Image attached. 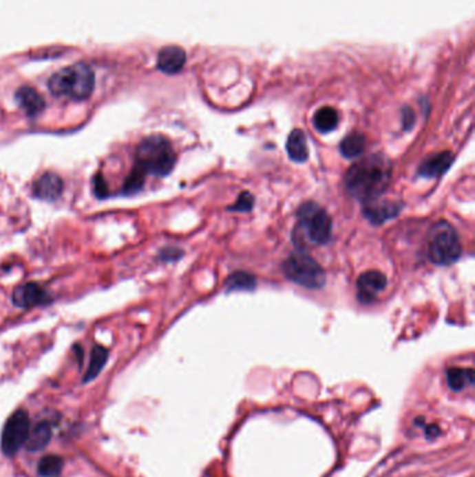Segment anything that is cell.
<instances>
[{
  "instance_id": "cell-1",
  "label": "cell",
  "mask_w": 475,
  "mask_h": 477,
  "mask_svg": "<svg viewBox=\"0 0 475 477\" xmlns=\"http://www.w3.org/2000/svg\"><path fill=\"white\" fill-rule=\"evenodd\" d=\"M390 176V162L383 155H370L348 169L346 187L354 199L367 204L382 196L389 186Z\"/></svg>"
},
{
  "instance_id": "cell-2",
  "label": "cell",
  "mask_w": 475,
  "mask_h": 477,
  "mask_svg": "<svg viewBox=\"0 0 475 477\" xmlns=\"http://www.w3.org/2000/svg\"><path fill=\"white\" fill-rule=\"evenodd\" d=\"M176 165V152L170 141L162 136L144 139L136 151V165L145 174L167 176Z\"/></svg>"
},
{
  "instance_id": "cell-3",
  "label": "cell",
  "mask_w": 475,
  "mask_h": 477,
  "mask_svg": "<svg viewBox=\"0 0 475 477\" xmlns=\"http://www.w3.org/2000/svg\"><path fill=\"white\" fill-rule=\"evenodd\" d=\"M48 85L50 92L56 97H67L76 101H83L94 91L95 74L88 65L77 63L54 73Z\"/></svg>"
},
{
  "instance_id": "cell-4",
  "label": "cell",
  "mask_w": 475,
  "mask_h": 477,
  "mask_svg": "<svg viewBox=\"0 0 475 477\" xmlns=\"http://www.w3.org/2000/svg\"><path fill=\"white\" fill-rule=\"evenodd\" d=\"M297 216H299V223L295 226V233L299 236V241L306 237L314 245H325L329 242L332 219L322 207L315 203H306L297 211Z\"/></svg>"
},
{
  "instance_id": "cell-5",
  "label": "cell",
  "mask_w": 475,
  "mask_h": 477,
  "mask_svg": "<svg viewBox=\"0 0 475 477\" xmlns=\"http://www.w3.org/2000/svg\"><path fill=\"white\" fill-rule=\"evenodd\" d=\"M430 258L438 265H449L461 256V243L456 229L446 221L435 223L430 232Z\"/></svg>"
},
{
  "instance_id": "cell-6",
  "label": "cell",
  "mask_w": 475,
  "mask_h": 477,
  "mask_svg": "<svg viewBox=\"0 0 475 477\" xmlns=\"http://www.w3.org/2000/svg\"><path fill=\"white\" fill-rule=\"evenodd\" d=\"M282 268L290 281L308 289L322 287L326 281L322 267L304 250H297L290 254Z\"/></svg>"
},
{
  "instance_id": "cell-7",
  "label": "cell",
  "mask_w": 475,
  "mask_h": 477,
  "mask_svg": "<svg viewBox=\"0 0 475 477\" xmlns=\"http://www.w3.org/2000/svg\"><path fill=\"white\" fill-rule=\"evenodd\" d=\"M31 430V420L27 410L19 409L16 410L5 425L2 432V440H0V447L6 456L16 455L23 445H25L28 434Z\"/></svg>"
},
{
  "instance_id": "cell-8",
  "label": "cell",
  "mask_w": 475,
  "mask_h": 477,
  "mask_svg": "<svg viewBox=\"0 0 475 477\" xmlns=\"http://www.w3.org/2000/svg\"><path fill=\"white\" fill-rule=\"evenodd\" d=\"M48 292L35 282H28L17 286L12 294V302L20 309H32L49 302Z\"/></svg>"
},
{
  "instance_id": "cell-9",
  "label": "cell",
  "mask_w": 475,
  "mask_h": 477,
  "mask_svg": "<svg viewBox=\"0 0 475 477\" xmlns=\"http://www.w3.org/2000/svg\"><path fill=\"white\" fill-rule=\"evenodd\" d=\"M63 189L65 183L62 181V177L56 173L46 172L34 183L32 194L34 197L43 201H56L62 196Z\"/></svg>"
},
{
  "instance_id": "cell-10",
  "label": "cell",
  "mask_w": 475,
  "mask_h": 477,
  "mask_svg": "<svg viewBox=\"0 0 475 477\" xmlns=\"http://www.w3.org/2000/svg\"><path fill=\"white\" fill-rule=\"evenodd\" d=\"M388 285L386 276L379 272V271H367L364 272L359 281H357V287H359V296L361 302L370 303L374 302L375 297L385 290Z\"/></svg>"
},
{
  "instance_id": "cell-11",
  "label": "cell",
  "mask_w": 475,
  "mask_h": 477,
  "mask_svg": "<svg viewBox=\"0 0 475 477\" xmlns=\"http://www.w3.org/2000/svg\"><path fill=\"white\" fill-rule=\"evenodd\" d=\"M186 63V52L179 46L163 48L158 56V68L167 74L179 73Z\"/></svg>"
},
{
  "instance_id": "cell-12",
  "label": "cell",
  "mask_w": 475,
  "mask_h": 477,
  "mask_svg": "<svg viewBox=\"0 0 475 477\" xmlns=\"http://www.w3.org/2000/svg\"><path fill=\"white\" fill-rule=\"evenodd\" d=\"M364 215L375 225H381L386 222L388 219H392L397 216L400 212V205L397 203L392 201H379L374 200L367 204H364Z\"/></svg>"
},
{
  "instance_id": "cell-13",
  "label": "cell",
  "mask_w": 475,
  "mask_h": 477,
  "mask_svg": "<svg viewBox=\"0 0 475 477\" xmlns=\"http://www.w3.org/2000/svg\"><path fill=\"white\" fill-rule=\"evenodd\" d=\"M19 106L31 117L39 114L45 109V101L42 95L32 87H21L16 94Z\"/></svg>"
},
{
  "instance_id": "cell-14",
  "label": "cell",
  "mask_w": 475,
  "mask_h": 477,
  "mask_svg": "<svg viewBox=\"0 0 475 477\" xmlns=\"http://www.w3.org/2000/svg\"><path fill=\"white\" fill-rule=\"evenodd\" d=\"M453 162L450 152H439L427 158L419 168V174L423 177H436L445 173Z\"/></svg>"
},
{
  "instance_id": "cell-15",
  "label": "cell",
  "mask_w": 475,
  "mask_h": 477,
  "mask_svg": "<svg viewBox=\"0 0 475 477\" xmlns=\"http://www.w3.org/2000/svg\"><path fill=\"white\" fill-rule=\"evenodd\" d=\"M286 150L288 156L295 162H304L308 158L307 137L303 130H293L287 139Z\"/></svg>"
},
{
  "instance_id": "cell-16",
  "label": "cell",
  "mask_w": 475,
  "mask_h": 477,
  "mask_svg": "<svg viewBox=\"0 0 475 477\" xmlns=\"http://www.w3.org/2000/svg\"><path fill=\"white\" fill-rule=\"evenodd\" d=\"M52 438V425L49 422H39L32 430H30L25 447L31 452L43 449Z\"/></svg>"
},
{
  "instance_id": "cell-17",
  "label": "cell",
  "mask_w": 475,
  "mask_h": 477,
  "mask_svg": "<svg viewBox=\"0 0 475 477\" xmlns=\"http://www.w3.org/2000/svg\"><path fill=\"white\" fill-rule=\"evenodd\" d=\"M339 123V113L330 106H324L314 114V126L321 133H329Z\"/></svg>"
},
{
  "instance_id": "cell-18",
  "label": "cell",
  "mask_w": 475,
  "mask_h": 477,
  "mask_svg": "<svg viewBox=\"0 0 475 477\" xmlns=\"http://www.w3.org/2000/svg\"><path fill=\"white\" fill-rule=\"evenodd\" d=\"M107 357H109V352H107L106 347H103L101 345H95L92 347V350H91V362H89L88 370L85 373L84 383L92 381L94 378L98 377V374L102 372V369L105 367V365L107 362Z\"/></svg>"
},
{
  "instance_id": "cell-19",
  "label": "cell",
  "mask_w": 475,
  "mask_h": 477,
  "mask_svg": "<svg viewBox=\"0 0 475 477\" xmlns=\"http://www.w3.org/2000/svg\"><path fill=\"white\" fill-rule=\"evenodd\" d=\"M449 387L458 392L467 388L468 385L474 384V370L472 369H461V367H452L447 370L446 374Z\"/></svg>"
},
{
  "instance_id": "cell-20",
  "label": "cell",
  "mask_w": 475,
  "mask_h": 477,
  "mask_svg": "<svg viewBox=\"0 0 475 477\" xmlns=\"http://www.w3.org/2000/svg\"><path fill=\"white\" fill-rule=\"evenodd\" d=\"M366 148V137L360 133L348 134L340 144V152L346 158H355L364 152Z\"/></svg>"
},
{
  "instance_id": "cell-21",
  "label": "cell",
  "mask_w": 475,
  "mask_h": 477,
  "mask_svg": "<svg viewBox=\"0 0 475 477\" xmlns=\"http://www.w3.org/2000/svg\"><path fill=\"white\" fill-rule=\"evenodd\" d=\"M65 460L59 455H46L38 463V474L41 477H57L62 473Z\"/></svg>"
},
{
  "instance_id": "cell-22",
  "label": "cell",
  "mask_w": 475,
  "mask_h": 477,
  "mask_svg": "<svg viewBox=\"0 0 475 477\" xmlns=\"http://www.w3.org/2000/svg\"><path fill=\"white\" fill-rule=\"evenodd\" d=\"M255 287V278L249 272H235L227 279V290H251Z\"/></svg>"
},
{
  "instance_id": "cell-23",
  "label": "cell",
  "mask_w": 475,
  "mask_h": 477,
  "mask_svg": "<svg viewBox=\"0 0 475 477\" xmlns=\"http://www.w3.org/2000/svg\"><path fill=\"white\" fill-rule=\"evenodd\" d=\"M144 182H145V173L140 170L137 166H134L126 179L125 186H123V193L126 194L138 193L144 187Z\"/></svg>"
},
{
  "instance_id": "cell-24",
  "label": "cell",
  "mask_w": 475,
  "mask_h": 477,
  "mask_svg": "<svg viewBox=\"0 0 475 477\" xmlns=\"http://www.w3.org/2000/svg\"><path fill=\"white\" fill-rule=\"evenodd\" d=\"M253 205H254V197L249 192H244L243 194H240V197H239V200L235 201V204L233 207H230L229 210L237 211V212H249L253 210Z\"/></svg>"
},
{
  "instance_id": "cell-25",
  "label": "cell",
  "mask_w": 475,
  "mask_h": 477,
  "mask_svg": "<svg viewBox=\"0 0 475 477\" xmlns=\"http://www.w3.org/2000/svg\"><path fill=\"white\" fill-rule=\"evenodd\" d=\"M94 190L98 197H105L107 194V185L101 173L94 177Z\"/></svg>"
}]
</instances>
